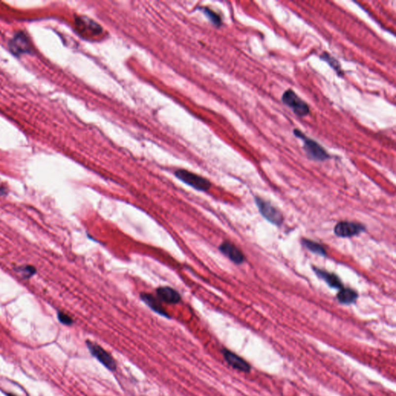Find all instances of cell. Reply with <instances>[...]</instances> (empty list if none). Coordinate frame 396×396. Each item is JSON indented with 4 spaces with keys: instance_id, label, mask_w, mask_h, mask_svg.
<instances>
[{
    "instance_id": "6da1fadb",
    "label": "cell",
    "mask_w": 396,
    "mask_h": 396,
    "mask_svg": "<svg viewBox=\"0 0 396 396\" xmlns=\"http://www.w3.org/2000/svg\"><path fill=\"white\" fill-rule=\"evenodd\" d=\"M294 134L296 136L303 140V142H304L303 150L306 152L309 158L317 161H326L329 158V155L326 150H324L318 142L310 139V138H307L299 130H294Z\"/></svg>"
},
{
    "instance_id": "7a4b0ae2",
    "label": "cell",
    "mask_w": 396,
    "mask_h": 396,
    "mask_svg": "<svg viewBox=\"0 0 396 396\" xmlns=\"http://www.w3.org/2000/svg\"><path fill=\"white\" fill-rule=\"evenodd\" d=\"M282 101L293 112L299 117H304L310 113V108L308 104L291 89L286 91L282 96Z\"/></svg>"
},
{
    "instance_id": "3957f363",
    "label": "cell",
    "mask_w": 396,
    "mask_h": 396,
    "mask_svg": "<svg viewBox=\"0 0 396 396\" xmlns=\"http://www.w3.org/2000/svg\"><path fill=\"white\" fill-rule=\"evenodd\" d=\"M175 175L179 180L198 191H206L211 188V183L208 180L185 169H178L175 172Z\"/></svg>"
},
{
    "instance_id": "277c9868",
    "label": "cell",
    "mask_w": 396,
    "mask_h": 396,
    "mask_svg": "<svg viewBox=\"0 0 396 396\" xmlns=\"http://www.w3.org/2000/svg\"><path fill=\"white\" fill-rule=\"evenodd\" d=\"M256 202L262 215L267 221L276 225H280L283 223V217L281 212L272 205V203L265 201L258 197L256 198Z\"/></svg>"
},
{
    "instance_id": "5b68a950",
    "label": "cell",
    "mask_w": 396,
    "mask_h": 396,
    "mask_svg": "<svg viewBox=\"0 0 396 396\" xmlns=\"http://www.w3.org/2000/svg\"><path fill=\"white\" fill-rule=\"evenodd\" d=\"M88 348L90 351L91 354L97 359L100 363L103 364L104 367L109 369L110 371H114L116 368V363L114 360L112 355L108 353L104 348H101L99 344H93L92 342L87 343Z\"/></svg>"
},
{
    "instance_id": "8992f818",
    "label": "cell",
    "mask_w": 396,
    "mask_h": 396,
    "mask_svg": "<svg viewBox=\"0 0 396 396\" xmlns=\"http://www.w3.org/2000/svg\"><path fill=\"white\" fill-rule=\"evenodd\" d=\"M364 231L363 225L355 222H340L334 228L335 234L341 238H350Z\"/></svg>"
},
{
    "instance_id": "52a82bcc",
    "label": "cell",
    "mask_w": 396,
    "mask_h": 396,
    "mask_svg": "<svg viewBox=\"0 0 396 396\" xmlns=\"http://www.w3.org/2000/svg\"><path fill=\"white\" fill-rule=\"evenodd\" d=\"M9 47L12 52L15 54L31 53L32 50L29 39L23 32H18L13 36V39L9 42Z\"/></svg>"
},
{
    "instance_id": "ba28073f",
    "label": "cell",
    "mask_w": 396,
    "mask_h": 396,
    "mask_svg": "<svg viewBox=\"0 0 396 396\" xmlns=\"http://www.w3.org/2000/svg\"><path fill=\"white\" fill-rule=\"evenodd\" d=\"M222 354H223L224 358H225V361L227 362L228 364L234 367V369L243 371V372H249L250 371V364L246 361L241 359V357L233 353L232 351H229L228 349H223L222 350Z\"/></svg>"
},
{
    "instance_id": "9c48e42d",
    "label": "cell",
    "mask_w": 396,
    "mask_h": 396,
    "mask_svg": "<svg viewBox=\"0 0 396 396\" xmlns=\"http://www.w3.org/2000/svg\"><path fill=\"white\" fill-rule=\"evenodd\" d=\"M219 249L222 253L227 256L231 261H232L235 264H241L245 261V256L243 253L235 245L230 243L229 241L223 242L220 245Z\"/></svg>"
},
{
    "instance_id": "30bf717a",
    "label": "cell",
    "mask_w": 396,
    "mask_h": 396,
    "mask_svg": "<svg viewBox=\"0 0 396 396\" xmlns=\"http://www.w3.org/2000/svg\"><path fill=\"white\" fill-rule=\"evenodd\" d=\"M157 295L158 299L166 303L175 304L180 302L181 297L177 290L169 287H163L157 290Z\"/></svg>"
},
{
    "instance_id": "8fae6325",
    "label": "cell",
    "mask_w": 396,
    "mask_h": 396,
    "mask_svg": "<svg viewBox=\"0 0 396 396\" xmlns=\"http://www.w3.org/2000/svg\"><path fill=\"white\" fill-rule=\"evenodd\" d=\"M314 272L317 274L319 277L322 278L324 281H326V283L332 288L340 289V290L343 288L341 281L334 274L330 273V272L322 270V269H319L317 268H314Z\"/></svg>"
},
{
    "instance_id": "7c38bea8",
    "label": "cell",
    "mask_w": 396,
    "mask_h": 396,
    "mask_svg": "<svg viewBox=\"0 0 396 396\" xmlns=\"http://www.w3.org/2000/svg\"><path fill=\"white\" fill-rule=\"evenodd\" d=\"M141 298H142V300L146 302L148 306L151 308L153 311H155L156 313H159V314H161L164 317H169L166 312L165 311V310L159 302L158 299H156L153 296L150 295V294H143L141 295Z\"/></svg>"
},
{
    "instance_id": "4fadbf2b",
    "label": "cell",
    "mask_w": 396,
    "mask_h": 396,
    "mask_svg": "<svg viewBox=\"0 0 396 396\" xmlns=\"http://www.w3.org/2000/svg\"><path fill=\"white\" fill-rule=\"evenodd\" d=\"M358 294L349 288H342L337 294V299L343 304H351L358 299Z\"/></svg>"
},
{
    "instance_id": "5bb4252c",
    "label": "cell",
    "mask_w": 396,
    "mask_h": 396,
    "mask_svg": "<svg viewBox=\"0 0 396 396\" xmlns=\"http://www.w3.org/2000/svg\"><path fill=\"white\" fill-rule=\"evenodd\" d=\"M302 244L306 247L308 250L310 252L315 253V254L320 255V256H325L327 255L325 249L324 247L320 244L317 243L315 241H310V240L303 239L302 240Z\"/></svg>"
},
{
    "instance_id": "9a60e30c",
    "label": "cell",
    "mask_w": 396,
    "mask_h": 396,
    "mask_svg": "<svg viewBox=\"0 0 396 396\" xmlns=\"http://www.w3.org/2000/svg\"><path fill=\"white\" fill-rule=\"evenodd\" d=\"M321 59L324 60L325 62H328L333 69H334L336 71H337V74L339 75H343L344 73L342 72V70H341V68H340V65H339L338 62H337V60L334 59V58H332L329 54L328 53H324V54L321 55Z\"/></svg>"
},
{
    "instance_id": "2e32d148",
    "label": "cell",
    "mask_w": 396,
    "mask_h": 396,
    "mask_svg": "<svg viewBox=\"0 0 396 396\" xmlns=\"http://www.w3.org/2000/svg\"><path fill=\"white\" fill-rule=\"evenodd\" d=\"M205 13L208 16L210 20H211V21H212L214 24H216V25H220V24H221V18H220L219 16H218L216 13H214L213 11L210 10V9H205Z\"/></svg>"
},
{
    "instance_id": "e0dca14e",
    "label": "cell",
    "mask_w": 396,
    "mask_h": 396,
    "mask_svg": "<svg viewBox=\"0 0 396 396\" xmlns=\"http://www.w3.org/2000/svg\"><path fill=\"white\" fill-rule=\"evenodd\" d=\"M58 319H59V321H61V323L66 324V325H70V324L73 323L72 319L70 318L67 314L62 313V312L58 313Z\"/></svg>"
},
{
    "instance_id": "ac0fdd59",
    "label": "cell",
    "mask_w": 396,
    "mask_h": 396,
    "mask_svg": "<svg viewBox=\"0 0 396 396\" xmlns=\"http://www.w3.org/2000/svg\"><path fill=\"white\" fill-rule=\"evenodd\" d=\"M20 271L22 272V273L25 277H29V276H32L36 272L35 268L32 266H25L23 267V268H20Z\"/></svg>"
},
{
    "instance_id": "d6986e66",
    "label": "cell",
    "mask_w": 396,
    "mask_h": 396,
    "mask_svg": "<svg viewBox=\"0 0 396 396\" xmlns=\"http://www.w3.org/2000/svg\"><path fill=\"white\" fill-rule=\"evenodd\" d=\"M7 396H15L14 395H12V394H7Z\"/></svg>"
}]
</instances>
